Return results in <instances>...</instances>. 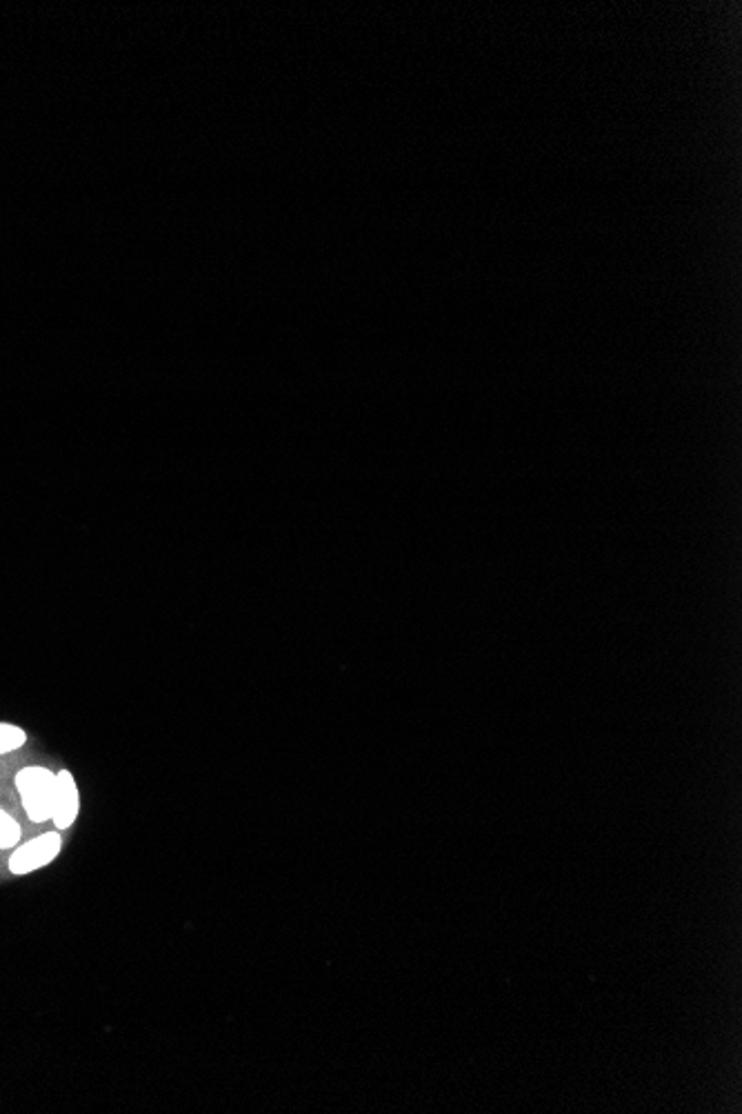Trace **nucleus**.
<instances>
[{"label":"nucleus","instance_id":"nucleus-1","mask_svg":"<svg viewBox=\"0 0 742 1114\" xmlns=\"http://www.w3.org/2000/svg\"><path fill=\"white\" fill-rule=\"evenodd\" d=\"M17 788L23 808L34 824L52 821L54 797H56V775L48 768H23L17 775Z\"/></svg>","mask_w":742,"mask_h":1114},{"label":"nucleus","instance_id":"nucleus-2","mask_svg":"<svg viewBox=\"0 0 742 1114\" xmlns=\"http://www.w3.org/2000/svg\"><path fill=\"white\" fill-rule=\"evenodd\" d=\"M61 848H63V839L59 832H45L28 844H23L21 848L14 850L12 859H10V870L14 875H30V872H37L45 866H50L59 855H61Z\"/></svg>","mask_w":742,"mask_h":1114},{"label":"nucleus","instance_id":"nucleus-3","mask_svg":"<svg viewBox=\"0 0 742 1114\" xmlns=\"http://www.w3.org/2000/svg\"><path fill=\"white\" fill-rule=\"evenodd\" d=\"M81 810V797L76 779L70 770H61L56 775V797H54V815L52 821L56 828L68 830L76 824Z\"/></svg>","mask_w":742,"mask_h":1114},{"label":"nucleus","instance_id":"nucleus-4","mask_svg":"<svg viewBox=\"0 0 742 1114\" xmlns=\"http://www.w3.org/2000/svg\"><path fill=\"white\" fill-rule=\"evenodd\" d=\"M28 734L23 727L14 723H0V757L17 753L19 748L25 746Z\"/></svg>","mask_w":742,"mask_h":1114},{"label":"nucleus","instance_id":"nucleus-5","mask_svg":"<svg viewBox=\"0 0 742 1114\" xmlns=\"http://www.w3.org/2000/svg\"><path fill=\"white\" fill-rule=\"evenodd\" d=\"M21 835H23V830H21L19 821L10 812L0 808V850L14 848L21 841Z\"/></svg>","mask_w":742,"mask_h":1114}]
</instances>
